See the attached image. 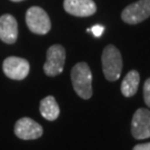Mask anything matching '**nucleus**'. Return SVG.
I'll use <instances>...</instances> for the list:
<instances>
[{
    "label": "nucleus",
    "instance_id": "obj_1",
    "mask_svg": "<svg viewBox=\"0 0 150 150\" xmlns=\"http://www.w3.org/2000/svg\"><path fill=\"white\" fill-rule=\"evenodd\" d=\"M71 81L76 93L82 99L92 96V74L86 62H78L71 70Z\"/></svg>",
    "mask_w": 150,
    "mask_h": 150
},
{
    "label": "nucleus",
    "instance_id": "obj_2",
    "mask_svg": "<svg viewBox=\"0 0 150 150\" xmlns=\"http://www.w3.org/2000/svg\"><path fill=\"white\" fill-rule=\"evenodd\" d=\"M102 71L106 79L109 81H117L122 71L121 54L113 45H108L102 51L101 57Z\"/></svg>",
    "mask_w": 150,
    "mask_h": 150
},
{
    "label": "nucleus",
    "instance_id": "obj_3",
    "mask_svg": "<svg viewBox=\"0 0 150 150\" xmlns=\"http://www.w3.org/2000/svg\"><path fill=\"white\" fill-rule=\"evenodd\" d=\"M26 23L29 30L37 35H46L50 31L51 22L47 12L40 7H31L26 12Z\"/></svg>",
    "mask_w": 150,
    "mask_h": 150
},
{
    "label": "nucleus",
    "instance_id": "obj_4",
    "mask_svg": "<svg viewBox=\"0 0 150 150\" xmlns=\"http://www.w3.org/2000/svg\"><path fill=\"white\" fill-rule=\"evenodd\" d=\"M66 61V50L61 45H54L47 50V60L43 71L49 77H54L62 72Z\"/></svg>",
    "mask_w": 150,
    "mask_h": 150
},
{
    "label": "nucleus",
    "instance_id": "obj_5",
    "mask_svg": "<svg viewBox=\"0 0 150 150\" xmlns=\"http://www.w3.org/2000/svg\"><path fill=\"white\" fill-rule=\"evenodd\" d=\"M150 17V0H139L127 6L121 12V19L129 25H137Z\"/></svg>",
    "mask_w": 150,
    "mask_h": 150
},
{
    "label": "nucleus",
    "instance_id": "obj_6",
    "mask_svg": "<svg viewBox=\"0 0 150 150\" xmlns=\"http://www.w3.org/2000/svg\"><path fill=\"white\" fill-rule=\"evenodd\" d=\"M2 70L8 78L13 80H22L29 74L30 64L28 60L20 58V57H8L4 60Z\"/></svg>",
    "mask_w": 150,
    "mask_h": 150
},
{
    "label": "nucleus",
    "instance_id": "obj_7",
    "mask_svg": "<svg viewBox=\"0 0 150 150\" xmlns=\"http://www.w3.org/2000/svg\"><path fill=\"white\" fill-rule=\"evenodd\" d=\"M131 134L136 139L150 138V110L139 108L131 120Z\"/></svg>",
    "mask_w": 150,
    "mask_h": 150
},
{
    "label": "nucleus",
    "instance_id": "obj_8",
    "mask_svg": "<svg viewBox=\"0 0 150 150\" xmlns=\"http://www.w3.org/2000/svg\"><path fill=\"white\" fill-rule=\"evenodd\" d=\"M42 134V127L35 120L28 117L20 118L15 125V134L19 139L35 140L40 138Z\"/></svg>",
    "mask_w": 150,
    "mask_h": 150
},
{
    "label": "nucleus",
    "instance_id": "obj_9",
    "mask_svg": "<svg viewBox=\"0 0 150 150\" xmlns=\"http://www.w3.org/2000/svg\"><path fill=\"white\" fill-rule=\"evenodd\" d=\"M64 8L66 12L76 17L92 16L97 10L96 4L92 0H64Z\"/></svg>",
    "mask_w": 150,
    "mask_h": 150
},
{
    "label": "nucleus",
    "instance_id": "obj_10",
    "mask_svg": "<svg viewBox=\"0 0 150 150\" xmlns=\"http://www.w3.org/2000/svg\"><path fill=\"white\" fill-rule=\"evenodd\" d=\"M18 38V22L16 18L9 13L0 17V40L12 45Z\"/></svg>",
    "mask_w": 150,
    "mask_h": 150
},
{
    "label": "nucleus",
    "instance_id": "obj_11",
    "mask_svg": "<svg viewBox=\"0 0 150 150\" xmlns=\"http://www.w3.org/2000/svg\"><path fill=\"white\" fill-rule=\"evenodd\" d=\"M40 113L43 118L49 121H54L59 117L60 109L58 103L56 101L54 97L48 96L43 98L40 101V107H39Z\"/></svg>",
    "mask_w": 150,
    "mask_h": 150
},
{
    "label": "nucleus",
    "instance_id": "obj_12",
    "mask_svg": "<svg viewBox=\"0 0 150 150\" xmlns=\"http://www.w3.org/2000/svg\"><path fill=\"white\" fill-rule=\"evenodd\" d=\"M140 75L137 70H131L125 76L121 82V92L125 97H132L138 90Z\"/></svg>",
    "mask_w": 150,
    "mask_h": 150
},
{
    "label": "nucleus",
    "instance_id": "obj_13",
    "mask_svg": "<svg viewBox=\"0 0 150 150\" xmlns=\"http://www.w3.org/2000/svg\"><path fill=\"white\" fill-rule=\"evenodd\" d=\"M144 99H145L146 105L150 108V78L145 81V85H144Z\"/></svg>",
    "mask_w": 150,
    "mask_h": 150
},
{
    "label": "nucleus",
    "instance_id": "obj_14",
    "mask_svg": "<svg viewBox=\"0 0 150 150\" xmlns=\"http://www.w3.org/2000/svg\"><path fill=\"white\" fill-rule=\"evenodd\" d=\"M88 31L92 32V33H93V36L98 38V37H100L102 33H103L105 28H103V26H101V25H96V26L91 27L90 29H88Z\"/></svg>",
    "mask_w": 150,
    "mask_h": 150
},
{
    "label": "nucleus",
    "instance_id": "obj_15",
    "mask_svg": "<svg viewBox=\"0 0 150 150\" xmlns=\"http://www.w3.org/2000/svg\"><path fill=\"white\" fill-rule=\"evenodd\" d=\"M132 150H150V142H148V144H140V145H136Z\"/></svg>",
    "mask_w": 150,
    "mask_h": 150
},
{
    "label": "nucleus",
    "instance_id": "obj_16",
    "mask_svg": "<svg viewBox=\"0 0 150 150\" xmlns=\"http://www.w3.org/2000/svg\"><path fill=\"white\" fill-rule=\"evenodd\" d=\"M11 1H13V2H19V1H22V0H11Z\"/></svg>",
    "mask_w": 150,
    "mask_h": 150
}]
</instances>
